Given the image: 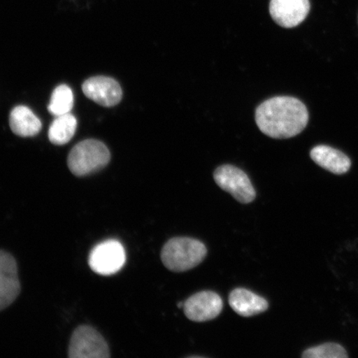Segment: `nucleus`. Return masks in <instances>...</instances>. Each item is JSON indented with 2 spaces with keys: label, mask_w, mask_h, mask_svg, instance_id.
<instances>
[{
  "label": "nucleus",
  "mask_w": 358,
  "mask_h": 358,
  "mask_svg": "<svg viewBox=\"0 0 358 358\" xmlns=\"http://www.w3.org/2000/svg\"><path fill=\"white\" fill-rule=\"evenodd\" d=\"M85 96L102 106H115L122 99L123 92L120 84L113 78L94 77L83 85Z\"/></svg>",
  "instance_id": "obj_10"
},
{
  "label": "nucleus",
  "mask_w": 358,
  "mask_h": 358,
  "mask_svg": "<svg viewBox=\"0 0 358 358\" xmlns=\"http://www.w3.org/2000/svg\"><path fill=\"white\" fill-rule=\"evenodd\" d=\"M303 358H348L345 348L340 344L327 343L322 345L307 349L302 355Z\"/></svg>",
  "instance_id": "obj_16"
},
{
  "label": "nucleus",
  "mask_w": 358,
  "mask_h": 358,
  "mask_svg": "<svg viewBox=\"0 0 358 358\" xmlns=\"http://www.w3.org/2000/svg\"><path fill=\"white\" fill-rule=\"evenodd\" d=\"M70 358H109L110 348L104 337L89 325L79 326L71 335Z\"/></svg>",
  "instance_id": "obj_4"
},
{
  "label": "nucleus",
  "mask_w": 358,
  "mask_h": 358,
  "mask_svg": "<svg viewBox=\"0 0 358 358\" xmlns=\"http://www.w3.org/2000/svg\"><path fill=\"white\" fill-rule=\"evenodd\" d=\"M10 124L12 131L21 137L34 136L42 129L41 120L24 106H19L13 109L10 116Z\"/></svg>",
  "instance_id": "obj_13"
},
{
  "label": "nucleus",
  "mask_w": 358,
  "mask_h": 358,
  "mask_svg": "<svg viewBox=\"0 0 358 358\" xmlns=\"http://www.w3.org/2000/svg\"><path fill=\"white\" fill-rule=\"evenodd\" d=\"M73 104L74 96L71 89L66 85H60L53 91L48 109L57 117L70 113Z\"/></svg>",
  "instance_id": "obj_15"
},
{
  "label": "nucleus",
  "mask_w": 358,
  "mask_h": 358,
  "mask_svg": "<svg viewBox=\"0 0 358 358\" xmlns=\"http://www.w3.org/2000/svg\"><path fill=\"white\" fill-rule=\"evenodd\" d=\"M207 256V248L200 241L189 237H176L164 245L161 259L165 267L183 272L199 266Z\"/></svg>",
  "instance_id": "obj_2"
},
{
  "label": "nucleus",
  "mask_w": 358,
  "mask_h": 358,
  "mask_svg": "<svg viewBox=\"0 0 358 358\" xmlns=\"http://www.w3.org/2000/svg\"><path fill=\"white\" fill-rule=\"evenodd\" d=\"M310 11V0H271V16L277 24L292 29L301 24Z\"/></svg>",
  "instance_id": "obj_9"
},
{
  "label": "nucleus",
  "mask_w": 358,
  "mask_h": 358,
  "mask_svg": "<svg viewBox=\"0 0 358 358\" xmlns=\"http://www.w3.org/2000/svg\"><path fill=\"white\" fill-rule=\"evenodd\" d=\"M259 131L273 138H289L298 136L306 128L308 112L297 98L276 96L259 105L256 110Z\"/></svg>",
  "instance_id": "obj_1"
},
{
  "label": "nucleus",
  "mask_w": 358,
  "mask_h": 358,
  "mask_svg": "<svg viewBox=\"0 0 358 358\" xmlns=\"http://www.w3.org/2000/svg\"><path fill=\"white\" fill-rule=\"evenodd\" d=\"M127 262L124 246L120 241L108 240L98 244L89 255L92 270L101 275H111L122 270Z\"/></svg>",
  "instance_id": "obj_6"
},
{
  "label": "nucleus",
  "mask_w": 358,
  "mask_h": 358,
  "mask_svg": "<svg viewBox=\"0 0 358 358\" xmlns=\"http://www.w3.org/2000/svg\"><path fill=\"white\" fill-rule=\"evenodd\" d=\"M20 292L16 259L10 253L0 250V311L10 307Z\"/></svg>",
  "instance_id": "obj_7"
},
{
  "label": "nucleus",
  "mask_w": 358,
  "mask_h": 358,
  "mask_svg": "<svg viewBox=\"0 0 358 358\" xmlns=\"http://www.w3.org/2000/svg\"><path fill=\"white\" fill-rule=\"evenodd\" d=\"M213 177L217 185L239 203L248 204L256 199V190L243 170L229 164L222 165L215 170Z\"/></svg>",
  "instance_id": "obj_5"
},
{
  "label": "nucleus",
  "mask_w": 358,
  "mask_h": 358,
  "mask_svg": "<svg viewBox=\"0 0 358 358\" xmlns=\"http://www.w3.org/2000/svg\"><path fill=\"white\" fill-rule=\"evenodd\" d=\"M110 159V153L106 145L96 140H87L71 150L67 164L74 176L83 177L100 171Z\"/></svg>",
  "instance_id": "obj_3"
},
{
  "label": "nucleus",
  "mask_w": 358,
  "mask_h": 358,
  "mask_svg": "<svg viewBox=\"0 0 358 358\" xmlns=\"http://www.w3.org/2000/svg\"><path fill=\"white\" fill-rule=\"evenodd\" d=\"M222 308V299L213 291H201L192 295L182 307L187 319L194 322L213 320L220 315Z\"/></svg>",
  "instance_id": "obj_8"
},
{
  "label": "nucleus",
  "mask_w": 358,
  "mask_h": 358,
  "mask_svg": "<svg viewBox=\"0 0 358 358\" xmlns=\"http://www.w3.org/2000/svg\"><path fill=\"white\" fill-rule=\"evenodd\" d=\"M77 127L78 122L74 115L69 113L57 116L55 122L52 123L50 128H49V141L53 145H66L74 136Z\"/></svg>",
  "instance_id": "obj_14"
},
{
  "label": "nucleus",
  "mask_w": 358,
  "mask_h": 358,
  "mask_svg": "<svg viewBox=\"0 0 358 358\" xmlns=\"http://www.w3.org/2000/svg\"><path fill=\"white\" fill-rule=\"evenodd\" d=\"M229 304L237 315L252 317L267 310L268 303L266 299L246 289L232 290L229 295Z\"/></svg>",
  "instance_id": "obj_11"
},
{
  "label": "nucleus",
  "mask_w": 358,
  "mask_h": 358,
  "mask_svg": "<svg viewBox=\"0 0 358 358\" xmlns=\"http://www.w3.org/2000/svg\"><path fill=\"white\" fill-rule=\"evenodd\" d=\"M310 157L319 166L334 174L346 173L351 168V160L343 152L327 145H317L311 150Z\"/></svg>",
  "instance_id": "obj_12"
}]
</instances>
